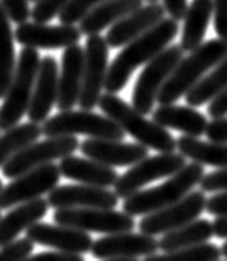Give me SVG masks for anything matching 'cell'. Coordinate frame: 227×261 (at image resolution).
Wrapping results in <instances>:
<instances>
[{"instance_id":"cell-30","label":"cell","mask_w":227,"mask_h":261,"mask_svg":"<svg viewBox=\"0 0 227 261\" xmlns=\"http://www.w3.org/2000/svg\"><path fill=\"white\" fill-rule=\"evenodd\" d=\"M43 134L40 124L35 122H25V124H17L12 129L5 130L0 136V169L9 162L13 155L22 152L25 147L31 146L38 141V137Z\"/></svg>"},{"instance_id":"cell-6","label":"cell","mask_w":227,"mask_h":261,"mask_svg":"<svg viewBox=\"0 0 227 261\" xmlns=\"http://www.w3.org/2000/svg\"><path fill=\"white\" fill-rule=\"evenodd\" d=\"M41 130L46 137H61L84 134L89 139H106V141H122L125 133L120 126L107 116L95 114L92 111H59L56 116L48 118Z\"/></svg>"},{"instance_id":"cell-12","label":"cell","mask_w":227,"mask_h":261,"mask_svg":"<svg viewBox=\"0 0 227 261\" xmlns=\"http://www.w3.org/2000/svg\"><path fill=\"white\" fill-rule=\"evenodd\" d=\"M206 205H208V198L203 192H189L173 205L143 217L139 223L140 233L148 237L170 233L183 225L194 222L206 210Z\"/></svg>"},{"instance_id":"cell-25","label":"cell","mask_w":227,"mask_h":261,"mask_svg":"<svg viewBox=\"0 0 227 261\" xmlns=\"http://www.w3.org/2000/svg\"><path fill=\"white\" fill-rule=\"evenodd\" d=\"M153 122L165 129H176L184 133V136L199 137L206 134L208 121L206 116L189 106L167 105L160 106L153 111Z\"/></svg>"},{"instance_id":"cell-31","label":"cell","mask_w":227,"mask_h":261,"mask_svg":"<svg viewBox=\"0 0 227 261\" xmlns=\"http://www.w3.org/2000/svg\"><path fill=\"white\" fill-rule=\"evenodd\" d=\"M225 88H227V60L219 63L216 68H212L196 86H192L189 89L184 98H186L188 106L199 108L206 105V102H211Z\"/></svg>"},{"instance_id":"cell-26","label":"cell","mask_w":227,"mask_h":261,"mask_svg":"<svg viewBox=\"0 0 227 261\" xmlns=\"http://www.w3.org/2000/svg\"><path fill=\"white\" fill-rule=\"evenodd\" d=\"M214 17V2L212 0H192L183 18V32L180 46L183 51H194L204 43L206 32L211 18Z\"/></svg>"},{"instance_id":"cell-47","label":"cell","mask_w":227,"mask_h":261,"mask_svg":"<svg viewBox=\"0 0 227 261\" xmlns=\"http://www.w3.org/2000/svg\"><path fill=\"white\" fill-rule=\"evenodd\" d=\"M147 2H150V4H156L158 0H147Z\"/></svg>"},{"instance_id":"cell-38","label":"cell","mask_w":227,"mask_h":261,"mask_svg":"<svg viewBox=\"0 0 227 261\" xmlns=\"http://www.w3.org/2000/svg\"><path fill=\"white\" fill-rule=\"evenodd\" d=\"M214 2V30L217 37L227 42V0H212Z\"/></svg>"},{"instance_id":"cell-2","label":"cell","mask_w":227,"mask_h":261,"mask_svg":"<svg viewBox=\"0 0 227 261\" xmlns=\"http://www.w3.org/2000/svg\"><path fill=\"white\" fill-rule=\"evenodd\" d=\"M224 60H227V42L221 38L208 40L178 63L175 71L161 88L156 101L160 102V106L173 105L186 96L189 89L206 76V73H209Z\"/></svg>"},{"instance_id":"cell-22","label":"cell","mask_w":227,"mask_h":261,"mask_svg":"<svg viewBox=\"0 0 227 261\" xmlns=\"http://www.w3.org/2000/svg\"><path fill=\"white\" fill-rule=\"evenodd\" d=\"M58 167L63 177L82 185H89V187L107 189L111 185H115V182L119 180L115 169L102 166V164L87 159V157L84 159V157L78 155H68L61 159Z\"/></svg>"},{"instance_id":"cell-46","label":"cell","mask_w":227,"mask_h":261,"mask_svg":"<svg viewBox=\"0 0 227 261\" xmlns=\"http://www.w3.org/2000/svg\"><path fill=\"white\" fill-rule=\"evenodd\" d=\"M221 253H222V255H224V256L227 258V242H225V243H224V245L221 246Z\"/></svg>"},{"instance_id":"cell-11","label":"cell","mask_w":227,"mask_h":261,"mask_svg":"<svg viewBox=\"0 0 227 261\" xmlns=\"http://www.w3.org/2000/svg\"><path fill=\"white\" fill-rule=\"evenodd\" d=\"M109 71V45L104 37H87L84 46V71L78 105L84 111H92L99 105L101 93Z\"/></svg>"},{"instance_id":"cell-50","label":"cell","mask_w":227,"mask_h":261,"mask_svg":"<svg viewBox=\"0 0 227 261\" xmlns=\"http://www.w3.org/2000/svg\"><path fill=\"white\" fill-rule=\"evenodd\" d=\"M0 218H2V215H0Z\"/></svg>"},{"instance_id":"cell-43","label":"cell","mask_w":227,"mask_h":261,"mask_svg":"<svg viewBox=\"0 0 227 261\" xmlns=\"http://www.w3.org/2000/svg\"><path fill=\"white\" fill-rule=\"evenodd\" d=\"M208 114L211 116L212 119L225 118V116H227V88L209 102Z\"/></svg>"},{"instance_id":"cell-27","label":"cell","mask_w":227,"mask_h":261,"mask_svg":"<svg viewBox=\"0 0 227 261\" xmlns=\"http://www.w3.org/2000/svg\"><path fill=\"white\" fill-rule=\"evenodd\" d=\"M176 149L183 157H189L201 166L227 169V144L224 142H206L198 137L181 136L176 141Z\"/></svg>"},{"instance_id":"cell-9","label":"cell","mask_w":227,"mask_h":261,"mask_svg":"<svg viewBox=\"0 0 227 261\" xmlns=\"http://www.w3.org/2000/svg\"><path fill=\"white\" fill-rule=\"evenodd\" d=\"M184 166H186V157L175 152L145 157L143 161L132 166V169H128L122 177H119V180L114 185L115 195L128 198L130 195L140 192V189H143L150 182L178 174Z\"/></svg>"},{"instance_id":"cell-15","label":"cell","mask_w":227,"mask_h":261,"mask_svg":"<svg viewBox=\"0 0 227 261\" xmlns=\"http://www.w3.org/2000/svg\"><path fill=\"white\" fill-rule=\"evenodd\" d=\"M119 203L115 192L89 185H58L48 194V205L56 210L64 208H104L112 210Z\"/></svg>"},{"instance_id":"cell-1","label":"cell","mask_w":227,"mask_h":261,"mask_svg":"<svg viewBox=\"0 0 227 261\" xmlns=\"http://www.w3.org/2000/svg\"><path fill=\"white\" fill-rule=\"evenodd\" d=\"M180 32V25L173 18H163L153 29L132 40L117 55L109 66L104 89L109 94H117L128 83L132 73L142 65H147L160 55Z\"/></svg>"},{"instance_id":"cell-7","label":"cell","mask_w":227,"mask_h":261,"mask_svg":"<svg viewBox=\"0 0 227 261\" xmlns=\"http://www.w3.org/2000/svg\"><path fill=\"white\" fill-rule=\"evenodd\" d=\"M183 53L184 51L180 45H171L165 48L160 55H156L143 68L132 93V106L140 114L145 116L153 111L158 94L167 83V80L171 76V73L175 71L178 63L183 60Z\"/></svg>"},{"instance_id":"cell-45","label":"cell","mask_w":227,"mask_h":261,"mask_svg":"<svg viewBox=\"0 0 227 261\" xmlns=\"http://www.w3.org/2000/svg\"><path fill=\"white\" fill-rule=\"evenodd\" d=\"M104 261H139L137 258H111V259H104Z\"/></svg>"},{"instance_id":"cell-21","label":"cell","mask_w":227,"mask_h":261,"mask_svg":"<svg viewBox=\"0 0 227 261\" xmlns=\"http://www.w3.org/2000/svg\"><path fill=\"white\" fill-rule=\"evenodd\" d=\"M82 71H84V48L79 45L64 48L58 80L56 106L59 111H71L78 105L82 88Z\"/></svg>"},{"instance_id":"cell-14","label":"cell","mask_w":227,"mask_h":261,"mask_svg":"<svg viewBox=\"0 0 227 261\" xmlns=\"http://www.w3.org/2000/svg\"><path fill=\"white\" fill-rule=\"evenodd\" d=\"M15 42L23 45V48H43V50H58L78 45L82 33L79 27L74 25H46L26 22L18 25L15 32Z\"/></svg>"},{"instance_id":"cell-37","label":"cell","mask_w":227,"mask_h":261,"mask_svg":"<svg viewBox=\"0 0 227 261\" xmlns=\"http://www.w3.org/2000/svg\"><path fill=\"white\" fill-rule=\"evenodd\" d=\"M203 192H227V169H219L201 178Z\"/></svg>"},{"instance_id":"cell-39","label":"cell","mask_w":227,"mask_h":261,"mask_svg":"<svg viewBox=\"0 0 227 261\" xmlns=\"http://www.w3.org/2000/svg\"><path fill=\"white\" fill-rule=\"evenodd\" d=\"M206 137H208L211 142H224V144H227V118L212 119L211 122H208Z\"/></svg>"},{"instance_id":"cell-20","label":"cell","mask_w":227,"mask_h":261,"mask_svg":"<svg viewBox=\"0 0 227 261\" xmlns=\"http://www.w3.org/2000/svg\"><path fill=\"white\" fill-rule=\"evenodd\" d=\"M58 80H59V70L56 60L51 57L41 58L31 102L28 113H26L30 122L43 124L48 119L53 106L58 101Z\"/></svg>"},{"instance_id":"cell-33","label":"cell","mask_w":227,"mask_h":261,"mask_svg":"<svg viewBox=\"0 0 227 261\" xmlns=\"http://www.w3.org/2000/svg\"><path fill=\"white\" fill-rule=\"evenodd\" d=\"M104 2L107 0H70L58 18L63 25H74Z\"/></svg>"},{"instance_id":"cell-40","label":"cell","mask_w":227,"mask_h":261,"mask_svg":"<svg viewBox=\"0 0 227 261\" xmlns=\"http://www.w3.org/2000/svg\"><path fill=\"white\" fill-rule=\"evenodd\" d=\"M206 210H208V214L216 217L227 215V192H217L216 195L208 198Z\"/></svg>"},{"instance_id":"cell-41","label":"cell","mask_w":227,"mask_h":261,"mask_svg":"<svg viewBox=\"0 0 227 261\" xmlns=\"http://www.w3.org/2000/svg\"><path fill=\"white\" fill-rule=\"evenodd\" d=\"M25 261H86L82 255H71V253H61V251H48L40 253L35 256H28Z\"/></svg>"},{"instance_id":"cell-29","label":"cell","mask_w":227,"mask_h":261,"mask_svg":"<svg viewBox=\"0 0 227 261\" xmlns=\"http://www.w3.org/2000/svg\"><path fill=\"white\" fill-rule=\"evenodd\" d=\"M17 68L15 35H13L10 18L0 4V99L5 98L12 85Z\"/></svg>"},{"instance_id":"cell-13","label":"cell","mask_w":227,"mask_h":261,"mask_svg":"<svg viewBox=\"0 0 227 261\" xmlns=\"http://www.w3.org/2000/svg\"><path fill=\"white\" fill-rule=\"evenodd\" d=\"M59 177V167L51 162L13 178L7 187L0 190V208L9 210L20 203L37 200L41 198V195L50 194L58 187Z\"/></svg>"},{"instance_id":"cell-36","label":"cell","mask_w":227,"mask_h":261,"mask_svg":"<svg viewBox=\"0 0 227 261\" xmlns=\"http://www.w3.org/2000/svg\"><path fill=\"white\" fill-rule=\"evenodd\" d=\"M0 4L5 9L10 22H15L18 25L26 23L31 17V9L28 5V0H0Z\"/></svg>"},{"instance_id":"cell-17","label":"cell","mask_w":227,"mask_h":261,"mask_svg":"<svg viewBox=\"0 0 227 261\" xmlns=\"http://www.w3.org/2000/svg\"><path fill=\"white\" fill-rule=\"evenodd\" d=\"M82 155L107 167L135 166L148 155V149L139 142H122L106 139H86L79 146Z\"/></svg>"},{"instance_id":"cell-18","label":"cell","mask_w":227,"mask_h":261,"mask_svg":"<svg viewBox=\"0 0 227 261\" xmlns=\"http://www.w3.org/2000/svg\"><path fill=\"white\" fill-rule=\"evenodd\" d=\"M158 248V242L155 237H148L132 231L117 233V235H106L92 243L91 253L99 259L111 258H139L155 255Z\"/></svg>"},{"instance_id":"cell-8","label":"cell","mask_w":227,"mask_h":261,"mask_svg":"<svg viewBox=\"0 0 227 261\" xmlns=\"http://www.w3.org/2000/svg\"><path fill=\"white\" fill-rule=\"evenodd\" d=\"M79 146L81 144L74 136L46 137L45 141L33 142L22 152L13 155L2 167V174L13 180V178L30 172V170L51 164L56 159H64L68 155H73L76 149H79Z\"/></svg>"},{"instance_id":"cell-19","label":"cell","mask_w":227,"mask_h":261,"mask_svg":"<svg viewBox=\"0 0 227 261\" xmlns=\"http://www.w3.org/2000/svg\"><path fill=\"white\" fill-rule=\"evenodd\" d=\"M167 15L163 4H148L145 7H140L139 10L132 12L130 15L123 17L115 25L109 29L106 35V42L109 48H119L125 46L132 40L139 38L143 33L153 29Z\"/></svg>"},{"instance_id":"cell-10","label":"cell","mask_w":227,"mask_h":261,"mask_svg":"<svg viewBox=\"0 0 227 261\" xmlns=\"http://www.w3.org/2000/svg\"><path fill=\"white\" fill-rule=\"evenodd\" d=\"M53 220L56 225L70 226L86 233H102V235H117L135 228L134 217L114 208H64L54 212Z\"/></svg>"},{"instance_id":"cell-28","label":"cell","mask_w":227,"mask_h":261,"mask_svg":"<svg viewBox=\"0 0 227 261\" xmlns=\"http://www.w3.org/2000/svg\"><path fill=\"white\" fill-rule=\"evenodd\" d=\"M214 237L212 231V223L208 220H194L188 225H183L170 233H165L161 240L158 242V248L165 253L191 248L203 243H208L209 238Z\"/></svg>"},{"instance_id":"cell-34","label":"cell","mask_w":227,"mask_h":261,"mask_svg":"<svg viewBox=\"0 0 227 261\" xmlns=\"http://www.w3.org/2000/svg\"><path fill=\"white\" fill-rule=\"evenodd\" d=\"M70 0H38L31 9V18L35 23H48L64 10Z\"/></svg>"},{"instance_id":"cell-16","label":"cell","mask_w":227,"mask_h":261,"mask_svg":"<svg viewBox=\"0 0 227 261\" xmlns=\"http://www.w3.org/2000/svg\"><path fill=\"white\" fill-rule=\"evenodd\" d=\"M26 238L37 245L54 248L61 253H71V255H82V253L91 251L94 243L91 235H87L86 231L41 222L26 230Z\"/></svg>"},{"instance_id":"cell-35","label":"cell","mask_w":227,"mask_h":261,"mask_svg":"<svg viewBox=\"0 0 227 261\" xmlns=\"http://www.w3.org/2000/svg\"><path fill=\"white\" fill-rule=\"evenodd\" d=\"M33 242L28 238L15 240L7 246L0 248V261H25L33 251Z\"/></svg>"},{"instance_id":"cell-3","label":"cell","mask_w":227,"mask_h":261,"mask_svg":"<svg viewBox=\"0 0 227 261\" xmlns=\"http://www.w3.org/2000/svg\"><path fill=\"white\" fill-rule=\"evenodd\" d=\"M98 106L104 113V116L111 118L120 126L123 133L130 134L137 142L145 146L147 149H155L160 154L175 152V137L165 127L158 126L156 122L148 121L145 116L140 114L134 106L127 105L117 94H102Z\"/></svg>"},{"instance_id":"cell-44","label":"cell","mask_w":227,"mask_h":261,"mask_svg":"<svg viewBox=\"0 0 227 261\" xmlns=\"http://www.w3.org/2000/svg\"><path fill=\"white\" fill-rule=\"evenodd\" d=\"M212 231H214V237L217 238H227V215L217 217L212 222Z\"/></svg>"},{"instance_id":"cell-49","label":"cell","mask_w":227,"mask_h":261,"mask_svg":"<svg viewBox=\"0 0 227 261\" xmlns=\"http://www.w3.org/2000/svg\"><path fill=\"white\" fill-rule=\"evenodd\" d=\"M28 2H38V0H28Z\"/></svg>"},{"instance_id":"cell-23","label":"cell","mask_w":227,"mask_h":261,"mask_svg":"<svg viewBox=\"0 0 227 261\" xmlns=\"http://www.w3.org/2000/svg\"><path fill=\"white\" fill-rule=\"evenodd\" d=\"M48 200L37 198V200L20 203L13 207L5 217L0 218V248L15 242L22 231L38 223L48 212Z\"/></svg>"},{"instance_id":"cell-48","label":"cell","mask_w":227,"mask_h":261,"mask_svg":"<svg viewBox=\"0 0 227 261\" xmlns=\"http://www.w3.org/2000/svg\"><path fill=\"white\" fill-rule=\"evenodd\" d=\"M4 189V185H2V180H0V190H2Z\"/></svg>"},{"instance_id":"cell-5","label":"cell","mask_w":227,"mask_h":261,"mask_svg":"<svg viewBox=\"0 0 227 261\" xmlns=\"http://www.w3.org/2000/svg\"><path fill=\"white\" fill-rule=\"evenodd\" d=\"M40 53L35 48H23L17 60L12 85L0 106V130H9L28 113L40 68Z\"/></svg>"},{"instance_id":"cell-32","label":"cell","mask_w":227,"mask_h":261,"mask_svg":"<svg viewBox=\"0 0 227 261\" xmlns=\"http://www.w3.org/2000/svg\"><path fill=\"white\" fill-rule=\"evenodd\" d=\"M219 246L212 243H203L191 248L176 250L165 253V255H150L143 261H219L221 258Z\"/></svg>"},{"instance_id":"cell-42","label":"cell","mask_w":227,"mask_h":261,"mask_svg":"<svg viewBox=\"0 0 227 261\" xmlns=\"http://www.w3.org/2000/svg\"><path fill=\"white\" fill-rule=\"evenodd\" d=\"M188 5H189L188 0H163V7H165L167 15H170V18L176 20V22H180V20L184 18Z\"/></svg>"},{"instance_id":"cell-24","label":"cell","mask_w":227,"mask_h":261,"mask_svg":"<svg viewBox=\"0 0 227 261\" xmlns=\"http://www.w3.org/2000/svg\"><path fill=\"white\" fill-rule=\"evenodd\" d=\"M143 0H107V2L95 7L92 12L79 22V30L82 35L92 37L99 35L102 30L115 25L123 17L139 10Z\"/></svg>"},{"instance_id":"cell-4","label":"cell","mask_w":227,"mask_h":261,"mask_svg":"<svg viewBox=\"0 0 227 261\" xmlns=\"http://www.w3.org/2000/svg\"><path fill=\"white\" fill-rule=\"evenodd\" d=\"M204 177L201 164H186L180 172L168 177L167 182L148 190H140L123 202V212L130 217L150 215L181 200Z\"/></svg>"}]
</instances>
